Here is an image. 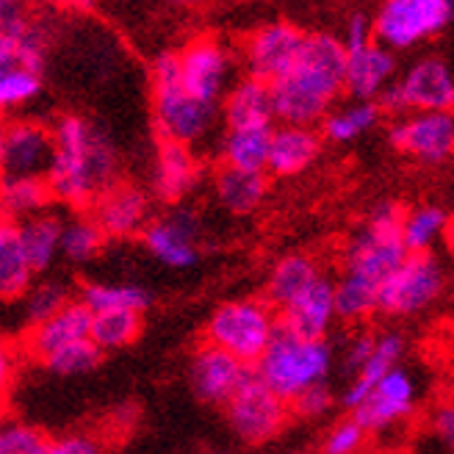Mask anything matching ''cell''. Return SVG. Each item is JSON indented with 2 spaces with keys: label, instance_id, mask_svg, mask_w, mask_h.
I'll use <instances>...</instances> for the list:
<instances>
[{
  "label": "cell",
  "instance_id": "cell-16",
  "mask_svg": "<svg viewBox=\"0 0 454 454\" xmlns=\"http://www.w3.org/2000/svg\"><path fill=\"white\" fill-rule=\"evenodd\" d=\"M338 319L335 310V283L322 275L305 294H300L288 308L280 310L278 322L294 335L308 340H327L333 322Z\"/></svg>",
  "mask_w": 454,
  "mask_h": 454
},
{
  "label": "cell",
  "instance_id": "cell-4",
  "mask_svg": "<svg viewBox=\"0 0 454 454\" xmlns=\"http://www.w3.org/2000/svg\"><path fill=\"white\" fill-rule=\"evenodd\" d=\"M333 366V347L327 340H308L286 330L280 322L271 344L255 363L258 377L288 404L302 391L322 385Z\"/></svg>",
  "mask_w": 454,
  "mask_h": 454
},
{
  "label": "cell",
  "instance_id": "cell-18",
  "mask_svg": "<svg viewBox=\"0 0 454 454\" xmlns=\"http://www.w3.org/2000/svg\"><path fill=\"white\" fill-rule=\"evenodd\" d=\"M404 100L416 114L454 111V75L441 59H421L399 78Z\"/></svg>",
  "mask_w": 454,
  "mask_h": 454
},
{
  "label": "cell",
  "instance_id": "cell-15",
  "mask_svg": "<svg viewBox=\"0 0 454 454\" xmlns=\"http://www.w3.org/2000/svg\"><path fill=\"white\" fill-rule=\"evenodd\" d=\"M200 224L197 216L189 208H175L167 216L155 219L147 224L142 233L145 247L155 261H161L169 269H189L197 263L200 249H197Z\"/></svg>",
  "mask_w": 454,
  "mask_h": 454
},
{
  "label": "cell",
  "instance_id": "cell-34",
  "mask_svg": "<svg viewBox=\"0 0 454 454\" xmlns=\"http://www.w3.org/2000/svg\"><path fill=\"white\" fill-rule=\"evenodd\" d=\"M380 305V286L363 280L357 275H347L335 283V310L340 322H360L377 310Z\"/></svg>",
  "mask_w": 454,
  "mask_h": 454
},
{
  "label": "cell",
  "instance_id": "cell-12",
  "mask_svg": "<svg viewBox=\"0 0 454 454\" xmlns=\"http://www.w3.org/2000/svg\"><path fill=\"white\" fill-rule=\"evenodd\" d=\"M305 36L308 31H302L300 26H294L288 20H275L255 28L244 44L249 75L266 83H275L280 75L288 73L294 59L300 56Z\"/></svg>",
  "mask_w": 454,
  "mask_h": 454
},
{
  "label": "cell",
  "instance_id": "cell-36",
  "mask_svg": "<svg viewBox=\"0 0 454 454\" xmlns=\"http://www.w3.org/2000/svg\"><path fill=\"white\" fill-rule=\"evenodd\" d=\"M139 330H142V313L106 310V313H95L89 340H95L103 352H111V349H122V347L133 344Z\"/></svg>",
  "mask_w": 454,
  "mask_h": 454
},
{
  "label": "cell",
  "instance_id": "cell-31",
  "mask_svg": "<svg viewBox=\"0 0 454 454\" xmlns=\"http://www.w3.org/2000/svg\"><path fill=\"white\" fill-rule=\"evenodd\" d=\"M51 200L53 194L44 177H4V186H0L4 219L17 224L39 216Z\"/></svg>",
  "mask_w": 454,
  "mask_h": 454
},
{
  "label": "cell",
  "instance_id": "cell-30",
  "mask_svg": "<svg viewBox=\"0 0 454 454\" xmlns=\"http://www.w3.org/2000/svg\"><path fill=\"white\" fill-rule=\"evenodd\" d=\"M271 133H275V128L227 130L222 139V147H219L222 167H233V169H244V172H266Z\"/></svg>",
  "mask_w": 454,
  "mask_h": 454
},
{
  "label": "cell",
  "instance_id": "cell-9",
  "mask_svg": "<svg viewBox=\"0 0 454 454\" xmlns=\"http://www.w3.org/2000/svg\"><path fill=\"white\" fill-rule=\"evenodd\" d=\"M443 291V269L433 253L411 255L380 286V313L413 316L433 305Z\"/></svg>",
  "mask_w": 454,
  "mask_h": 454
},
{
  "label": "cell",
  "instance_id": "cell-21",
  "mask_svg": "<svg viewBox=\"0 0 454 454\" xmlns=\"http://www.w3.org/2000/svg\"><path fill=\"white\" fill-rule=\"evenodd\" d=\"M394 51L372 42L369 48L347 56V95L355 98V103H377L385 89L394 83Z\"/></svg>",
  "mask_w": 454,
  "mask_h": 454
},
{
  "label": "cell",
  "instance_id": "cell-32",
  "mask_svg": "<svg viewBox=\"0 0 454 454\" xmlns=\"http://www.w3.org/2000/svg\"><path fill=\"white\" fill-rule=\"evenodd\" d=\"M81 302L92 313H106V310H136L142 313L153 297L150 291L133 283H89L81 291Z\"/></svg>",
  "mask_w": 454,
  "mask_h": 454
},
{
  "label": "cell",
  "instance_id": "cell-28",
  "mask_svg": "<svg viewBox=\"0 0 454 454\" xmlns=\"http://www.w3.org/2000/svg\"><path fill=\"white\" fill-rule=\"evenodd\" d=\"M34 269L28 263L26 249L20 241L17 222L4 219L0 224V294L4 300H20L34 288L31 286Z\"/></svg>",
  "mask_w": 454,
  "mask_h": 454
},
{
  "label": "cell",
  "instance_id": "cell-40",
  "mask_svg": "<svg viewBox=\"0 0 454 454\" xmlns=\"http://www.w3.org/2000/svg\"><path fill=\"white\" fill-rule=\"evenodd\" d=\"M42 89V75L22 70V67H12V70L0 73V106L14 108L22 103H31Z\"/></svg>",
  "mask_w": 454,
  "mask_h": 454
},
{
  "label": "cell",
  "instance_id": "cell-35",
  "mask_svg": "<svg viewBox=\"0 0 454 454\" xmlns=\"http://www.w3.org/2000/svg\"><path fill=\"white\" fill-rule=\"evenodd\" d=\"M449 224V214L441 206H421L407 211L404 227H402V239L411 255H424L433 249V244L443 236Z\"/></svg>",
  "mask_w": 454,
  "mask_h": 454
},
{
  "label": "cell",
  "instance_id": "cell-24",
  "mask_svg": "<svg viewBox=\"0 0 454 454\" xmlns=\"http://www.w3.org/2000/svg\"><path fill=\"white\" fill-rule=\"evenodd\" d=\"M319 133L316 128H297V125H278L271 133V150H269V167L266 175L291 177L305 172L316 155H319Z\"/></svg>",
  "mask_w": 454,
  "mask_h": 454
},
{
  "label": "cell",
  "instance_id": "cell-37",
  "mask_svg": "<svg viewBox=\"0 0 454 454\" xmlns=\"http://www.w3.org/2000/svg\"><path fill=\"white\" fill-rule=\"evenodd\" d=\"M106 241V233L98 227L95 219L89 216H75L70 222H64V233H61V255L73 263H86L92 261L100 247Z\"/></svg>",
  "mask_w": 454,
  "mask_h": 454
},
{
  "label": "cell",
  "instance_id": "cell-17",
  "mask_svg": "<svg viewBox=\"0 0 454 454\" xmlns=\"http://www.w3.org/2000/svg\"><path fill=\"white\" fill-rule=\"evenodd\" d=\"M413 404H416V382L404 369L396 366L377 385L374 394L352 413V419L366 433H372V429H382L407 419L413 413Z\"/></svg>",
  "mask_w": 454,
  "mask_h": 454
},
{
  "label": "cell",
  "instance_id": "cell-14",
  "mask_svg": "<svg viewBox=\"0 0 454 454\" xmlns=\"http://www.w3.org/2000/svg\"><path fill=\"white\" fill-rule=\"evenodd\" d=\"M180 56V75L189 92L206 103L224 100V86L231 78V56H227L224 44H219L214 36H197L192 39Z\"/></svg>",
  "mask_w": 454,
  "mask_h": 454
},
{
  "label": "cell",
  "instance_id": "cell-6",
  "mask_svg": "<svg viewBox=\"0 0 454 454\" xmlns=\"http://www.w3.org/2000/svg\"><path fill=\"white\" fill-rule=\"evenodd\" d=\"M278 319L271 316L269 302L261 300H233L219 305L206 325V338L208 344L231 352L233 357L255 363L263 357V352L271 344Z\"/></svg>",
  "mask_w": 454,
  "mask_h": 454
},
{
  "label": "cell",
  "instance_id": "cell-23",
  "mask_svg": "<svg viewBox=\"0 0 454 454\" xmlns=\"http://www.w3.org/2000/svg\"><path fill=\"white\" fill-rule=\"evenodd\" d=\"M197 175H200V164L192 147L177 142H158L155 169H153V192L158 200L180 202L194 189Z\"/></svg>",
  "mask_w": 454,
  "mask_h": 454
},
{
  "label": "cell",
  "instance_id": "cell-41",
  "mask_svg": "<svg viewBox=\"0 0 454 454\" xmlns=\"http://www.w3.org/2000/svg\"><path fill=\"white\" fill-rule=\"evenodd\" d=\"M51 438L28 424H6L0 429V454H42Z\"/></svg>",
  "mask_w": 454,
  "mask_h": 454
},
{
  "label": "cell",
  "instance_id": "cell-43",
  "mask_svg": "<svg viewBox=\"0 0 454 454\" xmlns=\"http://www.w3.org/2000/svg\"><path fill=\"white\" fill-rule=\"evenodd\" d=\"M340 42H344L347 53L369 48L374 39V17H369L366 12H352L344 22V34H340Z\"/></svg>",
  "mask_w": 454,
  "mask_h": 454
},
{
  "label": "cell",
  "instance_id": "cell-20",
  "mask_svg": "<svg viewBox=\"0 0 454 454\" xmlns=\"http://www.w3.org/2000/svg\"><path fill=\"white\" fill-rule=\"evenodd\" d=\"M150 200L142 189L120 184L106 192L92 208V219L106 233V239H128L147 231Z\"/></svg>",
  "mask_w": 454,
  "mask_h": 454
},
{
  "label": "cell",
  "instance_id": "cell-39",
  "mask_svg": "<svg viewBox=\"0 0 454 454\" xmlns=\"http://www.w3.org/2000/svg\"><path fill=\"white\" fill-rule=\"evenodd\" d=\"M103 360V349L95 344V340H78V344H70L67 349L51 355L48 360H42V366L53 372V374H61V377H78V374H86V372H95Z\"/></svg>",
  "mask_w": 454,
  "mask_h": 454
},
{
  "label": "cell",
  "instance_id": "cell-46",
  "mask_svg": "<svg viewBox=\"0 0 454 454\" xmlns=\"http://www.w3.org/2000/svg\"><path fill=\"white\" fill-rule=\"evenodd\" d=\"M374 349H377V335H372V333H357L349 340V344L344 347V372L355 377L369 363V357L374 355Z\"/></svg>",
  "mask_w": 454,
  "mask_h": 454
},
{
  "label": "cell",
  "instance_id": "cell-13",
  "mask_svg": "<svg viewBox=\"0 0 454 454\" xmlns=\"http://www.w3.org/2000/svg\"><path fill=\"white\" fill-rule=\"evenodd\" d=\"M388 142L424 164H443L454 155V111L402 117L388 128Z\"/></svg>",
  "mask_w": 454,
  "mask_h": 454
},
{
  "label": "cell",
  "instance_id": "cell-7",
  "mask_svg": "<svg viewBox=\"0 0 454 454\" xmlns=\"http://www.w3.org/2000/svg\"><path fill=\"white\" fill-rule=\"evenodd\" d=\"M454 17L449 0H385L374 14V39L388 51H407L438 36Z\"/></svg>",
  "mask_w": 454,
  "mask_h": 454
},
{
  "label": "cell",
  "instance_id": "cell-2",
  "mask_svg": "<svg viewBox=\"0 0 454 454\" xmlns=\"http://www.w3.org/2000/svg\"><path fill=\"white\" fill-rule=\"evenodd\" d=\"M56 158L48 172L53 200L64 206H95L120 175V153L108 136L78 114H64L53 125Z\"/></svg>",
  "mask_w": 454,
  "mask_h": 454
},
{
  "label": "cell",
  "instance_id": "cell-3",
  "mask_svg": "<svg viewBox=\"0 0 454 454\" xmlns=\"http://www.w3.org/2000/svg\"><path fill=\"white\" fill-rule=\"evenodd\" d=\"M153 122L158 142H177L194 147L216 122L219 106L194 98L184 86L180 56L167 51L153 61Z\"/></svg>",
  "mask_w": 454,
  "mask_h": 454
},
{
  "label": "cell",
  "instance_id": "cell-45",
  "mask_svg": "<svg viewBox=\"0 0 454 454\" xmlns=\"http://www.w3.org/2000/svg\"><path fill=\"white\" fill-rule=\"evenodd\" d=\"M42 454H106V446L95 435L75 433V435H64V438H51V443L44 446Z\"/></svg>",
  "mask_w": 454,
  "mask_h": 454
},
{
  "label": "cell",
  "instance_id": "cell-19",
  "mask_svg": "<svg viewBox=\"0 0 454 454\" xmlns=\"http://www.w3.org/2000/svg\"><path fill=\"white\" fill-rule=\"evenodd\" d=\"M222 117L227 130H261L278 128L275 120V98H271V83L247 75L227 89L222 100Z\"/></svg>",
  "mask_w": 454,
  "mask_h": 454
},
{
  "label": "cell",
  "instance_id": "cell-8",
  "mask_svg": "<svg viewBox=\"0 0 454 454\" xmlns=\"http://www.w3.org/2000/svg\"><path fill=\"white\" fill-rule=\"evenodd\" d=\"M227 424L244 443H263L271 441L286 427L291 416V404L280 399L269 385L253 372L241 391L224 407Z\"/></svg>",
  "mask_w": 454,
  "mask_h": 454
},
{
  "label": "cell",
  "instance_id": "cell-44",
  "mask_svg": "<svg viewBox=\"0 0 454 454\" xmlns=\"http://www.w3.org/2000/svg\"><path fill=\"white\" fill-rule=\"evenodd\" d=\"M333 404V391L330 385L322 382V385H313V388L302 391L297 399L291 402V416H300V419H316L330 411Z\"/></svg>",
  "mask_w": 454,
  "mask_h": 454
},
{
  "label": "cell",
  "instance_id": "cell-22",
  "mask_svg": "<svg viewBox=\"0 0 454 454\" xmlns=\"http://www.w3.org/2000/svg\"><path fill=\"white\" fill-rule=\"evenodd\" d=\"M92 319H95V313L81 300L70 302L61 313H56L53 319H48L39 327H31V333H28L31 355H36L39 360H48L51 355L67 349L70 344L86 340L89 333H92Z\"/></svg>",
  "mask_w": 454,
  "mask_h": 454
},
{
  "label": "cell",
  "instance_id": "cell-26",
  "mask_svg": "<svg viewBox=\"0 0 454 454\" xmlns=\"http://www.w3.org/2000/svg\"><path fill=\"white\" fill-rule=\"evenodd\" d=\"M214 192L224 211L244 216V214H253L263 202L269 192V180H266V172H244L233 167H219L214 177Z\"/></svg>",
  "mask_w": 454,
  "mask_h": 454
},
{
  "label": "cell",
  "instance_id": "cell-10",
  "mask_svg": "<svg viewBox=\"0 0 454 454\" xmlns=\"http://www.w3.org/2000/svg\"><path fill=\"white\" fill-rule=\"evenodd\" d=\"M255 366L233 357L214 344H200L189 357V385L192 394L214 407H227L241 391V385L253 377Z\"/></svg>",
  "mask_w": 454,
  "mask_h": 454
},
{
  "label": "cell",
  "instance_id": "cell-47",
  "mask_svg": "<svg viewBox=\"0 0 454 454\" xmlns=\"http://www.w3.org/2000/svg\"><path fill=\"white\" fill-rule=\"evenodd\" d=\"M377 106L382 108V114H388V117H404L407 111H411V106H407V100H404V92H402V86H399V81H394L385 92L380 95V100H377Z\"/></svg>",
  "mask_w": 454,
  "mask_h": 454
},
{
  "label": "cell",
  "instance_id": "cell-1",
  "mask_svg": "<svg viewBox=\"0 0 454 454\" xmlns=\"http://www.w3.org/2000/svg\"><path fill=\"white\" fill-rule=\"evenodd\" d=\"M347 56L340 36L308 31L288 73L271 83L280 125L313 128L327 120L335 100L347 92Z\"/></svg>",
  "mask_w": 454,
  "mask_h": 454
},
{
  "label": "cell",
  "instance_id": "cell-38",
  "mask_svg": "<svg viewBox=\"0 0 454 454\" xmlns=\"http://www.w3.org/2000/svg\"><path fill=\"white\" fill-rule=\"evenodd\" d=\"M70 305V288L61 280H42L26 294V322L39 327Z\"/></svg>",
  "mask_w": 454,
  "mask_h": 454
},
{
  "label": "cell",
  "instance_id": "cell-42",
  "mask_svg": "<svg viewBox=\"0 0 454 454\" xmlns=\"http://www.w3.org/2000/svg\"><path fill=\"white\" fill-rule=\"evenodd\" d=\"M363 438H366V429L355 419H347L330 429V435L325 438V454H357Z\"/></svg>",
  "mask_w": 454,
  "mask_h": 454
},
{
  "label": "cell",
  "instance_id": "cell-11",
  "mask_svg": "<svg viewBox=\"0 0 454 454\" xmlns=\"http://www.w3.org/2000/svg\"><path fill=\"white\" fill-rule=\"evenodd\" d=\"M56 158L53 128L14 120L0 133V169L4 177H48Z\"/></svg>",
  "mask_w": 454,
  "mask_h": 454
},
{
  "label": "cell",
  "instance_id": "cell-25",
  "mask_svg": "<svg viewBox=\"0 0 454 454\" xmlns=\"http://www.w3.org/2000/svg\"><path fill=\"white\" fill-rule=\"evenodd\" d=\"M402 352H404V338L399 333H382V335H377L374 355L369 357L366 366H363L352 377V382L347 385V391L340 394V404L349 407V411L355 413L357 407L374 394L377 385L396 369Z\"/></svg>",
  "mask_w": 454,
  "mask_h": 454
},
{
  "label": "cell",
  "instance_id": "cell-27",
  "mask_svg": "<svg viewBox=\"0 0 454 454\" xmlns=\"http://www.w3.org/2000/svg\"><path fill=\"white\" fill-rule=\"evenodd\" d=\"M319 278H322V271L310 255H300V253L286 255L275 263V269H271V275H269L266 302L283 310L297 300L300 294H305Z\"/></svg>",
  "mask_w": 454,
  "mask_h": 454
},
{
  "label": "cell",
  "instance_id": "cell-5",
  "mask_svg": "<svg viewBox=\"0 0 454 454\" xmlns=\"http://www.w3.org/2000/svg\"><path fill=\"white\" fill-rule=\"evenodd\" d=\"M407 211L399 202H380L377 208L366 216L360 231L347 244L344 253V271L357 275L374 286H382L394 271L411 258L402 239Z\"/></svg>",
  "mask_w": 454,
  "mask_h": 454
},
{
  "label": "cell",
  "instance_id": "cell-48",
  "mask_svg": "<svg viewBox=\"0 0 454 454\" xmlns=\"http://www.w3.org/2000/svg\"><path fill=\"white\" fill-rule=\"evenodd\" d=\"M433 429H435V435L454 451V404H443L433 416Z\"/></svg>",
  "mask_w": 454,
  "mask_h": 454
},
{
  "label": "cell",
  "instance_id": "cell-33",
  "mask_svg": "<svg viewBox=\"0 0 454 454\" xmlns=\"http://www.w3.org/2000/svg\"><path fill=\"white\" fill-rule=\"evenodd\" d=\"M382 117V108L377 103H349L344 108H333L327 120L322 122V136L330 142H355L357 136L369 133Z\"/></svg>",
  "mask_w": 454,
  "mask_h": 454
},
{
  "label": "cell",
  "instance_id": "cell-29",
  "mask_svg": "<svg viewBox=\"0 0 454 454\" xmlns=\"http://www.w3.org/2000/svg\"><path fill=\"white\" fill-rule=\"evenodd\" d=\"M20 241L26 249L28 263L34 269V275L39 271H48L56 255H61V233H64V222L53 214H39L34 219L20 222Z\"/></svg>",
  "mask_w": 454,
  "mask_h": 454
}]
</instances>
